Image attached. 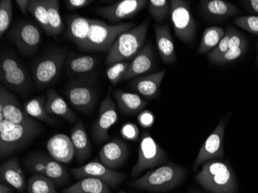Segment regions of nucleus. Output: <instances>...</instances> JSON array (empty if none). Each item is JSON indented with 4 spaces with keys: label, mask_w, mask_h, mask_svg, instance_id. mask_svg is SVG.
Returning <instances> with one entry per match:
<instances>
[{
    "label": "nucleus",
    "mask_w": 258,
    "mask_h": 193,
    "mask_svg": "<svg viewBox=\"0 0 258 193\" xmlns=\"http://www.w3.org/2000/svg\"><path fill=\"white\" fill-rule=\"evenodd\" d=\"M29 13L40 24L45 33L50 36V25L48 21V10L46 7V0H30Z\"/></svg>",
    "instance_id": "f704fd0d"
},
{
    "label": "nucleus",
    "mask_w": 258,
    "mask_h": 193,
    "mask_svg": "<svg viewBox=\"0 0 258 193\" xmlns=\"http://www.w3.org/2000/svg\"><path fill=\"white\" fill-rule=\"evenodd\" d=\"M27 193H57L56 185L50 178L34 174L27 180Z\"/></svg>",
    "instance_id": "72a5a7b5"
},
{
    "label": "nucleus",
    "mask_w": 258,
    "mask_h": 193,
    "mask_svg": "<svg viewBox=\"0 0 258 193\" xmlns=\"http://www.w3.org/2000/svg\"><path fill=\"white\" fill-rule=\"evenodd\" d=\"M233 22L240 28L258 36V17L253 15L240 16L233 19Z\"/></svg>",
    "instance_id": "ea45409f"
},
{
    "label": "nucleus",
    "mask_w": 258,
    "mask_h": 193,
    "mask_svg": "<svg viewBox=\"0 0 258 193\" xmlns=\"http://www.w3.org/2000/svg\"><path fill=\"white\" fill-rule=\"evenodd\" d=\"M66 96L70 104L82 112H88L95 107L97 91L91 79H77L68 84Z\"/></svg>",
    "instance_id": "ddd939ff"
},
{
    "label": "nucleus",
    "mask_w": 258,
    "mask_h": 193,
    "mask_svg": "<svg viewBox=\"0 0 258 193\" xmlns=\"http://www.w3.org/2000/svg\"><path fill=\"white\" fill-rule=\"evenodd\" d=\"M188 193H201V191H189V192H188Z\"/></svg>",
    "instance_id": "8fccbe9b"
},
{
    "label": "nucleus",
    "mask_w": 258,
    "mask_h": 193,
    "mask_svg": "<svg viewBox=\"0 0 258 193\" xmlns=\"http://www.w3.org/2000/svg\"><path fill=\"white\" fill-rule=\"evenodd\" d=\"M169 3L171 20L175 36L183 43H192L195 39L197 26L190 4L185 0H171Z\"/></svg>",
    "instance_id": "1a4fd4ad"
},
{
    "label": "nucleus",
    "mask_w": 258,
    "mask_h": 193,
    "mask_svg": "<svg viewBox=\"0 0 258 193\" xmlns=\"http://www.w3.org/2000/svg\"><path fill=\"white\" fill-rule=\"evenodd\" d=\"M231 26H229L227 27L224 37L219 42L217 46L214 48L212 51L207 53V58H208L210 62L215 63L217 59L221 57L229 50V43H230V35H231Z\"/></svg>",
    "instance_id": "58836bf2"
},
{
    "label": "nucleus",
    "mask_w": 258,
    "mask_h": 193,
    "mask_svg": "<svg viewBox=\"0 0 258 193\" xmlns=\"http://www.w3.org/2000/svg\"><path fill=\"white\" fill-rule=\"evenodd\" d=\"M46 103L45 109L52 115L63 117L70 123L78 122L76 114L71 109L68 103L54 89H49L46 92Z\"/></svg>",
    "instance_id": "a878e982"
},
{
    "label": "nucleus",
    "mask_w": 258,
    "mask_h": 193,
    "mask_svg": "<svg viewBox=\"0 0 258 193\" xmlns=\"http://www.w3.org/2000/svg\"><path fill=\"white\" fill-rule=\"evenodd\" d=\"M117 193H127V192H126V191H118V192H117Z\"/></svg>",
    "instance_id": "3c124183"
},
{
    "label": "nucleus",
    "mask_w": 258,
    "mask_h": 193,
    "mask_svg": "<svg viewBox=\"0 0 258 193\" xmlns=\"http://www.w3.org/2000/svg\"><path fill=\"white\" fill-rule=\"evenodd\" d=\"M231 113L220 119L214 132L206 139L201 149L199 151L194 163V170L197 171L198 167L213 159H221L224 157V139L226 126Z\"/></svg>",
    "instance_id": "f8f14e48"
},
{
    "label": "nucleus",
    "mask_w": 258,
    "mask_h": 193,
    "mask_svg": "<svg viewBox=\"0 0 258 193\" xmlns=\"http://www.w3.org/2000/svg\"><path fill=\"white\" fill-rule=\"evenodd\" d=\"M128 154L127 144L119 138H115L101 147L98 159L104 165L114 170L124 164Z\"/></svg>",
    "instance_id": "a211bd4d"
},
{
    "label": "nucleus",
    "mask_w": 258,
    "mask_h": 193,
    "mask_svg": "<svg viewBox=\"0 0 258 193\" xmlns=\"http://www.w3.org/2000/svg\"><path fill=\"white\" fill-rule=\"evenodd\" d=\"M46 100L47 98L43 95L32 98L25 103L24 109L26 112L33 118L41 120L46 124H54L55 119L46 112L45 109Z\"/></svg>",
    "instance_id": "7c9ffc66"
},
{
    "label": "nucleus",
    "mask_w": 258,
    "mask_h": 193,
    "mask_svg": "<svg viewBox=\"0 0 258 193\" xmlns=\"http://www.w3.org/2000/svg\"><path fill=\"white\" fill-rule=\"evenodd\" d=\"M71 139L75 148V157L79 162L88 159L91 154V144L82 120H78L71 130Z\"/></svg>",
    "instance_id": "bb28decb"
},
{
    "label": "nucleus",
    "mask_w": 258,
    "mask_h": 193,
    "mask_svg": "<svg viewBox=\"0 0 258 193\" xmlns=\"http://www.w3.org/2000/svg\"><path fill=\"white\" fill-rule=\"evenodd\" d=\"M201 9L206 16L217 20H226L240 13L236 6L224 0H204Z\"/></svg>",
    "instance_id": "cd10ccee"
},
{
    "label": "nucleus",
    "mask_w": 258,
    "mask_h": 193,
    "mask_svg": "<svg viewBox=\"0 0 258 193\" xmlns=\"http://www.w3.org/2000/svg\"><path fill=\"white\" fill-rule=\"evenodd\" d=\"M242 4L252 15L258 17V0L242 1Z\"/></svg>",
    "instance_id": "a18cd8bd"
},
{
    "label": "nucleus",
    "mask_w": 258,
    "mask_h": 193,
    "mask_svg": "<svg viewBox=\"0 0 258 193\" xmlns=\"http://www.w3.org/2000/svg\"><path fill=\"white\" fill-rule=\"evenodd\" d=\"M0 80L7 88L18 94H26L31 87L30 75L25 66L10 52L1 53Z\"/></svg>",
    "instance_id": "423d86ee"
},
{
    "label": "nucleus",
    "mask_w": 258,
    "mask_h": 193,
    "mask_svg": "<svg viewBox=\"0 0 258 193\" xmlns=\"http://www.w3.org/2000/svg\"><path fill=\"white\" fill-rule=\"evenodd\" d=\"M155 115L149 110H144L141 111L138 115V121L139 124L144 128H149L153 126L155 123Z\"/></svg>",
    "instance_id": "37998d69"
},
{
    "label": "nucleus",
    "mask_w": 258,
    "mask_h": 193,
    "mask_svg": "<svg viewBox=\"0 0 258 193\" xmlns=\"http://www.w3.org/2000/svg\"><path fill=\"white\" fill-rule=\"evenodd\" d=\"M155 33L156 46L161 59L166 65H173L176 61V53L169 26L156 25Z\"/></svg>",
    "instance_id": "b1692460"
},
{
    "label": "nucleus",
    "mask_w": 258,
    "mask_h": 193,
    "mask_svg": "<svg viewBox=\"0 0 258 193\" xmlns=\"http://www.w3.org/2000/svg\"><path fill=\"white\" fill-rule=\"evenodd\" d=\"M130 63L127 61L118 62L109 65L107 68L106 74L108 81L111 85L115 86L120 81H122L127 73Z\"/></svg>",
    "instance_id": "4c0bfd02"
},
{
    "label": "nucleus",
    "mask_w": 258,
    "mask_h": 193,
    "mask_svg": "<svg viewBox=\"0 0 258 193\" xmlns=\"http://www.w3.org/2000/svg\"><path fill=\"white\" fill-rule=\"evenodd\" d=\"M96 56L91 55H70L65 62L66 74L69 76H80L91 73L98 66Z\"/></svg>",
    "instance_id": "c85d7f7f"
},
{
    "label": "nucleus",
    "mask_w": 258,
    "mask_h": 193,
    "mask_svg": "<svg viewBox=\"0 0 258 193\" xmlns=\"http://www.w3.org/2000/svg\"><path fill=\"white\" fill-rule=\"evenodd\" d=\"M14 192V187L8 184L0 183V193H13Z\"/></svg>",
    "instance_id": "de8ad7c7"
},
{
    "label": "nucleus",
    "mask_w": 258,
    "mask_h": 193,
    "mask_svg": "<svg viewBox=\"0 0 258 193\" xmlns=\"http://www.w3.org/2000/svg\"><path fill=\"white\" fill-rule=\"evenodd\" d=\"M196 180L206 190L212 193H237V177L227 161H208L195 176Z\"/></svg>",
    "instance_id": "f257e3e1"
},
{
    "label": "nucleus",
    "mask_w": 258,
    "mask_h": 193,
    "mask_svg": "<svg viewBox=\"0 0 258 193\" xmlns=\"http://www.w3.org/2000/svg\"><path fill=\"white\" fill-rule=\"evenodd\" d=\"M120 132H121V136H122L123 139H126V140L136 142L139 139L140 132H139L138 126L134 123L127 122L123 124Z\"/></svg>",
    "instance_id": "79ce46f5"
},
{
    "label": "nucleus",
    "mask_w": 258,
    "mask_h": 193,
    "mask_svg": "<svg viewBox=\"0 0 258 193\" xmlns=\"http://www.w3.org/2000/svg\"><path fill=\"white\" fill-rule=\"evenodd\" d=\"M13 20V1H0V36H4L11 25Z\"/></svg>",
    "instance_id": "e433bc0d"
},
{
    "label": "nucleus",
    "mask_w": 258,
    "mask_h": 193,
    "mask_svg": "<svg viewBox=\"0 0 258 193\" xmlns=\"http://www.w3.org/2000/svg\"><path fill=\"white\" fill-rule=\"evenodd\" d=\"M4 119L15 124H36L38 123L26 112L24 107L21 105L17 97L11 94L1 84L0 120Z\"/></svg>",
    "instance_id": "dca6fc26"
},
{
    "label": "nucleus",
    "mask_w": 258,
    "mask_h": 193,
    "mask_svg": "<svg viewBox=\"0 0 258 193\" xmlns=\"http://www.w3.org/2000/svg\"><path fill=\"white\" fill-rule=\"evenodd\" d=\"M23 163L32 175H45L59 186L66 183L69 178L66 168L51 156L45 154H32L27 157Z\"/></svg>",
    "instance_id": "9d476101"
},
{
    "label": "nucleus",
    "mask_w": 258,
    "mask_h": 193,
    "mask_svg": "<svg viewBox=\"0 0 258 193\" xmlns=\"http://www.w3.org/2000/svg\"><path fill=\"white\" fill-rule=\"evenodd\" d=\"M67 53L56 49L46 53L35 62L32 68L33 79L37 88H46L54 82L64 66Z\"/></svg>",
    "instance_id": "0eeeda50"
},
{
    "label": "nucleus",
    "mask_w": 258,
    "mask_h": 193,
    "mask_svg": "<svg viewBox=\"0 0 258 193\" xmlns=\"http://www.w3.org/2000/svg\"><path fill=\"white\" fill-rule=\"evenodd\" d=\"M166 71H160L151 75L134 78L130 83L132 89L142 98L147 100L156 99L160 94L161 84Z\"/></svg>",
    "instance_id": "6ab92c4d"
},
{
    "label": "nucleus",
    "mask_w": 258,
    "mask_h": 193,
    "mask_svg": "<svg viewBox=\"0 0 258 193\" xmlns=\"http://www.w3.org/2000/svg\"><path fill=\"white\" fill-rule=\"evenodd\" d=\"M149 12L157 23H162L170 15V3L168 0H149Z\"/></svg>",
    "instance_id": "c9c22d12"
},
{
    "label": "nucleus",
    "mask_w": 258,
    "mask_h": 193,
    "mask_svg": "<svg viewBox=\"0 0 258 193\" xmlns=\"http://www.w3.org/2000/svg\"><path fill=\"white\" fill-rule=\"evenodd\" d=\"M225 32L221 27H207L203 33L202 39L197 50L198 53H208L212 51L224 37Z\"/></svg>",
    "instance_id": "2f4dec72"
},
{
    "label": "nucleus",
    "mask_w": 258,
    "mask_h": 193,
    "mask_svg": "<svg viewBox=\"0 0 258 193\" xmlns=\"http://www.w3.org/2000/svg\"><path fill=\"white\" fill-rule=\"evenodd\" d=\"M111 87L100 106L98 117L92 126V136L97 143H102L109 139L110 128L118 121V112L115 103L111 99Z\"/></svg>",
    "instance_id": "4468645a"
},
{
    "label": "nucleus",
    "mask_w": 258,
    "mask_h": 193,
    "mask_svg": "<svg viewBox=\"0 0 258 193\" xmlns=\"http://www.w3.org/2000/svg\"><path fill=\"white\" fill-rule=\"evenodd\" d=\"M63 193H111V190L109 185L102 180L88 177L65 188Z\"/></svg>",
    "instance_id": "c756f323"
},
{
    "label": "nucleus",
    "mask_w": 258,
    "mask_h": 193,
    "mask_svg": "<svg viewBox=\"0 0 258 193\" xmlns=\"http://www.w3.org/2000/svg\"><path fill=\"white\" fill-rule=\"evenodd\" d=\"M112 96L120 111L129 115L139 114L148 104L147 101L136 93L118 89L113 91Z\"/></svg>",
    "instance_id": "393cba45"
},
{
    "label": "nucleus",
    "mask_w": 258,
    "mask_h": 193,
    "mask_svg": "<svg viewBox=\"0 0 258 193\" xmlns=\"http://www.w3.org/2000/svg\"><path fill=\"white\" fill-rule=\"evenodd\" d=\"M0 180L23 193L27 188V181L19 163L18 157H13L0 166Z\"/></svg>",
    "instance_id": "aec40b11"
},
{
    "label": "nucleus",
    "mask_w": 258,
    "mask_h": 193,
    "mask_svg": "<svg viewBox=\"0 0 258 193\" xmlns=\"http://www.w3.org/2000/svg\"><path fill=\"white\" fill-rule=\"evenodd\" d=\"M149 18L146 19L139 25L118 36L108 52L105 60L106 65L127 61L136 57L145 46L149 30Z\"/></svg>",
    "instance_id": "7ed1b4c3"
},
{
    "label": "nucleus",
    "mask_w": 258,
    "mask_h": 193,
    "mask_svg": "<svg viewBox=\"0 0 258 193\" xmlns=\"http://www.w3.org/2000/svg\"><path fill=\"white\" fill-rule=\"evenodd\" d=\"M50 156L61 163H69L75 156V148L71 138L63 134L52 136L46 143Z\"/></svg>",
    "instance_id": "4be33fe9"
},
{
    "label": "nucleus",
    "mask_w": 258,
    "mask_h": 193,
    "mask_svg": "<svg viewBox=\"0 0 258 193\" xmlns=\"http://www.w3.org/2000/svg\"><path fill=\"white\" fill-rule=\"evenodd\" d=\"M16 4L18 6L20 12L23 15L27 16L29 13L30 0H17Z\"/></svg>",
    "instance_id": "49530a36"
},
{
    "label": "nucleus",
    "mask_w": 258,
    "mask_h": 193,
    "mask_svg": "<svg viewBox=\"0 0 258 193\" xmlns=\"http://www.w3.org/2000/svg\"><path fill=\"white\" fill-rule=\"evenodd\" d=\"M154 66V51L150 41L148 42L129 65L122 81L134 79L149 72Z\"/></svg>",
    "instance_id": "412c9836"
},
{
    "label": "nucleus",
    "mask_w": 258,
    "mask_h": 193,
    "mask_svg": "<svg viewBox=\"0 0 258 193\" xmlns=\"http://www.w3.org/2000/svg\"><path fill=\"white\" fill-rule=\"evenodd\" d=\"M92 20L77 14L67 18V37L81 50L85 46Z\"/></svg>",
    "instance_id": "5701e85b"
},
{
    "label": "nucleus",
    "mask_w": 258,
    "mask_h": 193,
    "mask_svg": "<svg viewBox=\"0 0 258 193\" xmlns=\"http://www.w3.org/2000/svg\"><path fill=\"white\" fill-rule=\"evenodd\" d=\"M148 3L149 1L146 0H121L108 7L96 8L95 12L110 23L116 25L121 23L123 20L136 17Z\"/></svg>",
    "instance_id": "2eb2a0df"
},
{
    "label": "nucleus",
    "mask_w": 258,
    "mask_h": 193,
    "mask_svg": "<svg viewBox=\"0 0 258 193\" xmlns=\"http://www.w3.org/2000/svg\"><path fill=\"white\" fill-rule=\"evenodd\" d=\"M43 127L36 124H21L0 120V156L5 158L25 147L41 134Z\"/></svg>",
    "instance_id": "20e7f679"
},
{
    "label": "nucleus",
    "mask_w": 258,
    "mask_h": 193,
    "mask_svg": "<svg viewBox=\"0 0 258 193\" xmlns=\"http://www.w3.org/2000/svg\"><path fill=\"white\" fill-rule=\"evenodd\" d=\"M8 37L25 56H31L37 52L43 38L40 29L30 21H21L16 24L9 33Z\"/></svg>",
    "instance_id": "9b49d317"
},
{
    "label": "nucleus",
    "mask_w": 258,
    "mask_h": 193,
    "mask_svg": "<svg viewBox=\"0 0 258 193\" xmlns=\"http://www.w3.org/2000/svg\"><path fill=\"white\" fill-rule=\"evenodd\" d=\"M167 161V155L149 132H143L139 148L137 163L132 170V177L136 178L144 171L161 166Z\"/></svg>",
    "instance_id": "6e6552de"
},
{
    "label": "nucleus",
    "mask_w": 258,
    "mask_h": 193,
    "mask_svg": "<svg viewBox=\"0 0 258 193\" xmlns=\"http://www.w3.org/2000/svg\"><path fill=\"white\" fill-rule=\"evenodd\" d=\"M186 175L185 168L169 162L156 169H149L144 175L132 182L131 185L139 189L163 192L179 186Z\"/></svg>",
    "instance_id": "f03ea898"
},
{
    "label": "nucleus",
    "mask_w": 258,
    "mask_h": 193,
    "mask_svg": "<svg viewBox=\"0 0 258 193\" xmlns=\"http://www.w3.org/2000/svg\"><path fill=\"white\" fill-rule=\"evenodd\" d=\"M72 173L77 178H98L106 182L111 188H115L125 179V175L116 172L104 165L98 159L91 161L82 166L73 168Z\"/></svg>",
    "instance_id": "f3484780"
},
{
    "label": "nucleus",
    "mask_w": 258,
    "mask_h": 193,
    "mask_svg": "<svg viewBox=\"0 0 258 193\" xmlns=\"http://www.w3.org/2000/svg\"><path fill=\"white\" fill-rule=\"evenodd\" d=\"M48 10V21L50 29V37H56L61 34L65 27L60 13L58 0H46Z\"/></svg>",
    "instance_id": "473e14b6"
},
{
    "label": "nucleus",
    "mask_w": 258,
    "mask_h": 193,
    "mask_svg": "<svg viewBox=\"0 0 258 193\" xmlns=\"http://www.w3.org/2000/svg\"><path fill=\"white\" fill-rule=\"evenodd\" d=\"M93 3L92 0H66L65 7L68 10H80Z\"/></svg>",
    "instance_id": "c03bdc74"
},
{
    "label": "nucleus",
    "mask_w": 258,
    "mask_h": 193,
    "mask_svg": "<svg viewBox=\"0 0 258 193\" xmlns=\"http://www.w3.org/2000/svg\"><path fill=\"white\" fill-rule=\"evenodd\" d=\"M136 27L133 23H122L108 25L102 20L93 19L89 33L84 46L86 51L108 52L118 36Z\"/></svg>",
    "instance_id": "39448f33"
},
{
    "label": "nucleus",
    "mask_w": 258,
    "mask_h": 193,
    "mask_svg": "<svg viewBox=\"0 0 258 193\" xmlns=\"http://www.w3.org/2000/svg\"><path fill=\"white\" fill-rule=\"evenodd\" d=\"M256 65H258V41L256 43Z\"/></svg>",
    "instance_id": "09e8293b"
},
{
    "label": "nucleus",
    "mask_w": 258,
    "mask_h": 193,
    "mask_svg": "<svg viewBox=\"0 0 258 193\" xmlns=\"http://www.w3.org/2000/svg\"><path fill=\"white\" fill-rule=\"evenodd\" d=\"M247 42L237 47L230 48L221 57L217 59L215 65H225L234 61L238 58L241 57L247 51Z\"/></svg>",
    "instance_id": "a19ab883"
}]
</instances>
